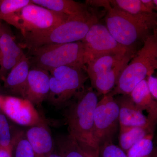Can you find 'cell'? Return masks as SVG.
I'll return each instance as SVG.
<instances>
[{
	"label": "cell",
	"mask_w": 157,
	"mask_h": 157,
	"mask_svg": "<svg viewBox=\"0 0 157 157\" xmlns=\"http://www.w3.org/2000/svg\"><path fill=\"white\" fill-rule=\"evenodd\" d=\"M98 94L92 87L86 88L80 97L67 107L65 113L69 135L89 156L99 155V146L93 136L94 113Z\"/></svg>",
	"instance_id": "obj_1"
},
{
	"label": "cell",
	"mask_w": 157,
	"mask_h": 157,
	"mask_svg": "<svg viewBox=\"0 0 157 157\" xmlns=\"http://www.w3.org/2000/svg\"><path fill=\"white\" fill-rule=\"evenodd\" d=\"M157 68V31L154 29L121 73L110 92L113 96L128 95L139 82L153 75Z\"/></svg>",
	"instance_id": "obj_2"
},
{
	"label": "cell",
	"mask_w": 157,
	"mask_h": 157,
	"mask_svg": "<svg viewBox=\"0 0 157 157\" xmlns=\"http://www.w3.org/2000/svg\"><path fill=\"white\" fill-rule=\"evenodd\" d=\"M91 6L103 7L107 11L106 27L116 41L126 48L134 49V45L151 35L157 28L124 11L112 7L109 1H90Z\"/></svg>",
	"instance_id": "obj_3"
},
{
	"label": "cell",
	"mask_w": 157,
	"mask_h": 157,
	"mask_svg": "<svg viewBox=\"0 0 157 157\" xmlns=\"http://www.w3.org/2000/svg\"><path fill=\"white\" fill-rule=\"evenodd\" d=\"M98 22L95 14L88 13L71 16L59 25L44 32L23 34L29 49L43 45L82 41L92 26Z\"/></svg>",
	"instance_id": "obj_4"
},
{
	"label": "cell",
	"mask_w": 157,
	"mask_h": 157,
	"mask_svg": "<svg viewBox=\"0 0 157 157\" xmlns=\"http://www.w3.org/2000/svg\"><path fill=\"white\" fill-rule=\"evenodd\" d=\"M29 54L31 67L48 72L63 66L85 69L86 63L82 41L43 45L30 49Z\"/></svg>",
	"instance_id": "obj_5"
},
{
	"label": "cell",
	"mask_w": 157,
	"mask_h": 157,
	"mask_svg": "<svg viewBox=\"0 0 157 157\" xmlns=\"http://www.w3.org/2000/svg\"><path fill=\"white\" fill-rule=\"evenodd\" d=\"M50 73V87L47 100L57 108L67 107L84 92L88 78L84 69L63 67Z\"/></svg>",
	"instance_id": "obj_6"
},
{
	"label": "cell",
	"mask_w": 157,
	"mask_h": 157,
	"mask_svg": "<svg viewBox=\"0 0 157 157\" xmlns=\"http://www.w3.org/2000/svg\"><path fill=\"white\" fill-rule=\"evenodd\" d=\"M134 50L124 55L107 54L97 57L86 64L84 70L92 88L98 94L105 95L112 90L121 73L135 56Z\"/></svg>",
	"instance_id": "obj_7"
},
{
	"label": "cell",
	"mask_w": 157,
	"mask_h": 157,
	"mask_svg": "<svg viewBox=\"0 0 157 157\" xmlns=\"http://www.w3.org/2000/svg\"><path fill=\"white\" fill-rule=\"evenodd\" d=\"M70 17L31 2L16 12L15 27L22 35L44 32L59 25Z\"/></svg>",
	"instance_id": "obj_8"
},
{
	"label": "cell",
	"mask_w": 157,
	"mask_h": 157,
	"mask_svg": "<svg viewBox=\"0 0 157 157\" xmlns=\"http://www.w3.org/2000/svg\"><path fill=\"white\" fill-rule=\"evenodd\" d=\"M119 108L110 93L98 101L94 117L93 136L100 147L106 141L112 140L117 130Z\"/></svg>",
	"instance_id": "obj_9"
},
{
	"label": "cell",
	"mask_w": 157,
	"mask_h": 157,
	"mask_svg": "<svg viewBox=\"0 0 157 157\" xmlns=\"http://www.w3.org/2000/svg\"><path fill=\"white\" fill-rule=\"evenodd\" d=\"M82 42L85 48L86 63L97 57L107 54L124 55L130 51L135 50L118 43L106 26L98 22L92 26Z\"/></svg>",
	"instance_id": "obj_10"
},
{
	"label": "cell",
	"mask_w": 157,
	"mask_h": 157,
	"mask_svg": "<svg viewBox=\"0 0 157 157\" xmlns=\"http://www.w3.org/2000/svg\"><path fill=\"white\" fill-rule=\"evenodd\" d=\"M1 109L7 116L18 124L36 126L46 124L30 101L12 96L1 97Z\"/></svg>",
	"instance_id": "obj_11"
},
{
	"label": "cell",
	"mask_w": 157,
	"mask_h": 157,
	"mask_svg": "<svg viewBox=\"0 0 157 157\" xmlns=\"http://www.w3.org/2000/svg\"><path fill=\"white\" fill-rule=\"evenodd\" d=\"M50 73L48 71L31 67L25 90L24 99L39 105L48 98L50 87Z\"/></svg>",
	"instance_id": "obj_12"
},
{
	"label": "cell",
	"mask_w": 157,
	"mask_h": 157,
	"mask_svg": "<svg viewBox=\"0 0 157 157\" xmlns=\"http://www.w3.org/2000/svg\"><path fill=\"white\" fill-rule=\"evenodd\" d=\"M119 108V123L120 127H154L147 117L135 106L129 95H118L114 99Z\"/></svg>",
	"instance_id": "obj_13"
},
{
	"label": "cell",
	"mask_w": 157,
	"mask_h": 157,
	"mask_svg": "<svg viewBox=\"0 0 157 157\" xmlns=\"http://www.w3.org/2000/svg\"><path fill=\"white\" fill-rule=\"evenodd\" d=\"M0 51L2 56L0 73L6 77L11 69L25 55L22 48L17 45L9 32H1Z\"/></svg>",
	"instance_id": "obj_14"
},
{
	"label": "cell",
	"mask_w": 157,
	"mask_h": 157,
	"mask_svg": "<svg viewBox=\"0 0 157 157\" xmlns=\"http://www.w3.org/2000/svg\"><path fill=\"white\" fill-rule=\"evenodd\" d=\"M35 157H48L54 151V144L47 124L32 127L25 134Z\"/></svg>",
	"instance_id": "obj_15"
},
{
	"label": "cell",
	"mask_w": 157,
	"mask_h": 157,
	"mask_svg": "<svg viewBox=\"0 0 157 157\" xmlns=\"http://www.w3.org/2000/svg\"><path fill=\"white\" fill-rule=\"evenodd\" d=\"M30 68V63L25 55L6 76L5 86L10 92L24 98Z\"/></svg>",
	"instance_id": "obj_16"
},
{
	"label": "cell",
	"mask_w": 157,
	"mask_h": 157,
	"mask_svg": "<svg viewBox=\"0 0 157 157\" xmlns=\"http://www.w3.org/2000/svg\"><path fill=\"white\" fill-rule=\"evenodd\" d=\"M130 97L135 106L141 111L147 112V118L151 122L156 125L157 120V100L153 98L147 87L146 79L136 86L131 93Z\"/></svg>",
	"instance_id": "obj_17"
},
{
	"label": "cell",
	"mask_w": 157,
	"mask_h": 157,
	"mask_svg": "<svg viewBox=\"0 0 157 157\" xmlns=\"http://www.w3.org/2000/svg\"><path fill=\"white\" fill-rule=\"evenodd\" d=\"M112 7L121 10L136 18L157 28V14L144 6L141 0L109 1Z\"/></svg>",
	"instance_id": "obj_18"
},
{
	"label": "cell",
	"mask_w": 157,
	"mask_h": 157,
	"mask_svg": "<svg viewBox=\"0 0 157 157\" xmlns=\"http://www.w3.org/2000/svg\"><path fill=\"white\" fill-rule=\"evenodd\" d=\"M31 2L69 16L82 15L89 12L85 5L73 0H31Z\"/></svg>",
	"instance_id": "obj_19"
},
{
	"label": "cell",
	"mask_w": 157,
	"mask_h": 157,
	"mask_svg": "<svg viewBox=\"0 0 157 157\" xmlns=\"http://www.w3.org/2000/svg\"><path fill=\"white\" fill-rule=\"evenodd\" d=\"M155 128L154 127H120V147L127 154L131 147L142 140L147 135L153 134Z\"/></svg>",
	"instance_id": "obj_20"
},
{
	"label": "cell",
	"mask_w": 157,
	"mask_h": 157,
	"mask_svg": "<svg viewBox=\"0 0 157 157\" xmlns=\"http://www.w3.org/2000/svg\"><path fill=\"white\" fill-rule=\"evenodd\" d=\"M31 3L30 0L0 1V19L15 27L16 12Z\"/></svg>",
	"instance_id": "obj_21"
},
{
	"label": "cell",
	"mask_w": 157,
	"mask_h": 157,
	"mask_svg": "<svg viewBox=\"0 0 157 157\" xmlns=\"http://www.w3.org/2000/svg\"><path fill=\"white\" fill-rule=\"evenodd\" d=\"M57 147V150L63 157H89L69 135L58 138Z\"/></svg>",
	"instance_id": "obj_22"
},
{
	"label": "cell",
	"mask_w": 157,
	"mask_h": 157,
	"mask_svg": "<svg viewBox=\"0 0 157 157\" xmlns=\"http://www.w3.org/2000/svg\"><path fill=\"white\" fill-rule=\"evenodd\" d=\"M153 134H149L135 144L127 153L128 157H151L154 146Z\"/></svg>",
	"instance_id": "obj_23"
},
{
	"label": "cell",
	"mask_w": 157,
	"mask_h": 157,
	"mask_svg": "<svg viewBox=\"0 0 157 157\" xmlns=\"http://www.w3.org/2000/svg\"><path fill=\"white\" fill-rule=\"evenodd\" d=\"M15 157H35L33 150L30 143L23 133L15 136Z\"/></svg>",
	"instance_id": "obj_24"
},
{
	"label": "cell",
	"mask_w": 157,
	"mask_h": 157,
	"mask_svg": "<svg viewBox=\"0 0 157 157\" xmlns=\"http://www.w3.org/2000/svg\"><path fill=\"white\" fill-rule=\"evenodd\" d=\"M15 137L11 139L9 122L5 115L0 113V146L5 148L14 149Z\"/></svg>",
	"instance_id": "obj_25"
},
{
	"label": "cell",
	"mask_w": 157,
	"mask_h": 157,
	"mask_svg": "<svg viewBox=\"0 0 157 157\" xmlns=\"http://www.w3.org/2000/svg\"><path fill=\"white\" fill-rule=\"evenodd\" d=\"M100 157H128L127 154L119 147L113 143L112 140L106 141L99 147Z\"/></svg>",
	"instance_id": "obj_26"
},
{
	"label": "cell",
	"mask_w": 157,
	"mask_h": 157,
	"mask_svg": "<svg viewBox=\"0 0 157 157\" xmlns=\"http://www.w3.org/2000/svg\"><path fill=\"white\" fill-rule=\"evenodd\" d=\"M147 87L150 93L155 100L157 99V78L153 75L147 77Z\"/></svg>",
	"instance_id": "obj_27"
},
{
	"label": "cell",
	"mask_w": 157,
	"mask_h": 157,
	"mask_svg": "<svg viewBox=\"0 0 157 157\" xmlns=\"http://www.w3.org/2000/svg\"><path fill=\"white\" fill-rule=\"evenodd\" d=\"M13 149H7L0 146V157H12Z\"/></svg>",
	"instance_id": "obj_28"
},
{
	"label": "cell",
	"mask_w": 157,
	"mask_h": 157,
	"mask_svg": "<svg viewBox=\"0 0 157 157\" xmlns=\"http://www.w3.org/2000/svg\"><path fill=\"white\" fill-rule=\"evenodd\" d=\"M141 1L147 9L154 11H156L157 6L154 4L153 0H141Z\"/></svg>",
	"instance_id": "obj_29"
},
{
	"label": "cell",
	"mask_w": 157,
	"mask_h": 157,
	"mask_svg": "<svg viewBox=\"0 0 157 157\" xmlns=\"http://www.w3.org/2000/svg\"><path fill=\"white\" fill-rule=\"evenodd\" d=\"M48 157H63L59 153V152L57 150L54 151Z\"/></svg>",
	"instance_id": "obj_30"
},
{
	"label": "cell",
	"mask_w": 157,
	"mask_h": 157,
	"mask_svg": "<svg viewBox=\"0 0 157 157\" xmlns=\"http://www.w3.org/2000/svg\"><path fill=\"white\" fill-rule=\"evenodd\" d=\"M151 157H157V150L156 147V148H155V147L154 148Z\"/></svg>",
	"instance_id": "obj_31"
},
{
	"label": "cell",
	"mask_w": 157,
	"mask_h": 157,
	"mask_svg": "<svg viewBox=\"0 0 157 157\" xmlns=\"http://www.w3.org/2000/svg\"><path fill=\"white\" fill-rule=\"evenodd\" d=\"M153 2L155 6H157V0H153Z\"/></svg>",
	"instance_id": "obj_32"
},
{
	"label": "cell",
	"mask_w": 157,
	"mask_h": 157,
	"mask_svg": "<svg viewBox=\"0 0 157 157\" xmlns=\"http://www.w3.org/2000/svg\"><path fill=\"white\" fill-rule=\"evenodd\" d=\"M89 157H100L99 155H97L94 156H89Z\"/></svg>",
	"instance_id": "obj_33"
},
{
	"label": "cell",
	"mask_w": 157,
	"mask_h": 157,
	"mask_svg": "<svg viewBox=\"0 0 157 157\" xmlns=\"http://www.w3.org/2000/svg\"><path fill=\"white\" fill-rule=\"evenodd\" d=\"M1 97H2V96H1V95H0V109H1Z\"/></svg>",
	"instance_id": "obj_34"
},
{
	"label": "cell",
	"mask_w": 157,
	"mask_h": 157,
	"mask_svg": "<svg viewBox=\"0 0 157 157\" xmlns=\"http://www.w3.org/2000/svg\"><path fill=\"white\" fill-rule=\"evenodd\" d=\"M1 31H0V37H1Z\"/></svg>",
	"instance_id": "obj_35"
}]
</instances>
